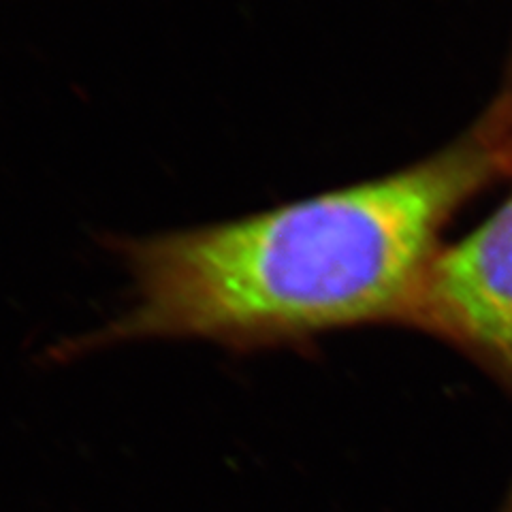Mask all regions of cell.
Segmentation results:
<instances>
[{
  "instance_id": "cell-1",
  "label": "cell",
  "mask_w": 512,
  "mask_h": 512,
  "mask_svg": "<svg viewBox=\"0 0 512 512\" xmlns=\"http://www.w3.org/2000/svg\"><path fill=\"white\" fill-rule=\"evenodd\" d=\"M489 169L487 152L463 148L235 220L116 239L126 310L56 357L146 340L256 352L408 320L440 229Z\"/></svg>"
},
{
  "instance_id": "cell-2",
  "label": "cell",
  "mask_w": 512,
  "mask_h": 512,
  "mask_svg": "<svg viewBox=\"0 0 512 512\" xmlns=\"http://www.w3.org/2000/svg\"><path fill=\"white\" fill-rule=\"evenodd\" d=\"M408 320L512 365V199L459 244L436 252Z\"/></svg>"
}]
</instances>
